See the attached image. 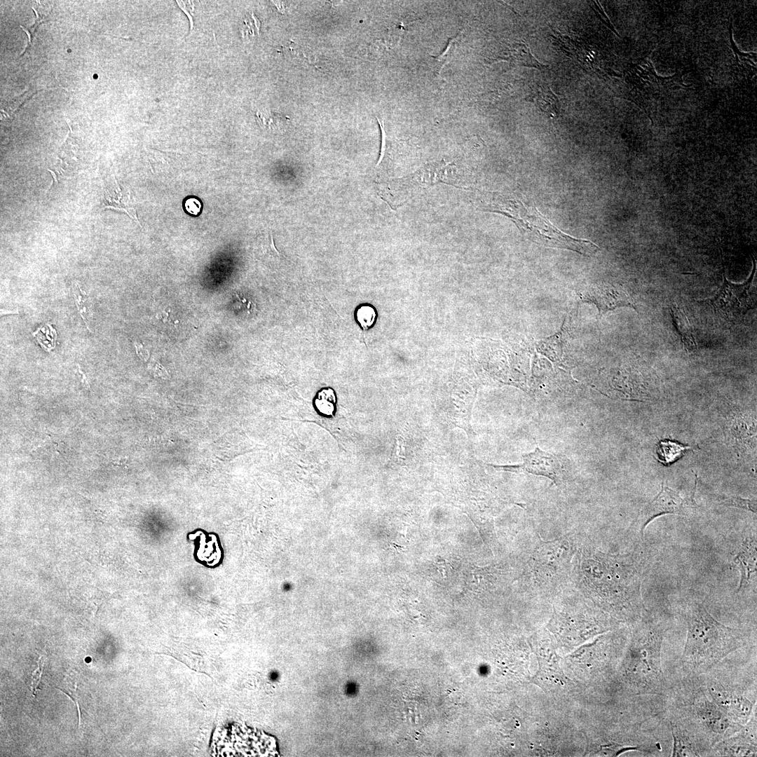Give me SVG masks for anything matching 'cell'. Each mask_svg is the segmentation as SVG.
<instances>
[{
	"mask_svg": "<svg viewBox=\"0 0 757 757\" xmlns=\"http://www.w3.org/2000/svg\"><path fill=\"white\" fill-rule=\"evenodd\" d=\"M575 556L572 577L602 610L628 622H636L648 611L641 590V568L634 554L582 548Z\"/></svg>",
	"mask_w": 757,
	"mask_h": 757,
	"instance_id": "obj_1",
	"label": "cell"
},
{
	"mask_svg": "<svg viewBox=\"0 0 757 757\" xmlns=\"http://www.w3.org/2000/svg\"><path fill=\"white\" fill-rule=\"evenodd\" d=\"M686 640L681 657L688 676H700L748 641L742 629L725 626L714 618L698 601H690L685 610Z\"/></svg>",
	"mask_w": 757,
	"mask_h": 757,
	"instance_id": "obj_2",
	"label": "cell"
},
{
	"mask_svg": "<svg viewBox=\"0 0 757 757\" xmlns=\"http://www.w3.org/2000/svg\"><path fill=\"white\" fill-rule=\"evenodd\" d=\"M666 630L648 611L636 622L621 667L623 681L636 694L660 695L667 690L661 662Z\"/></svg>",
	"mask_w": 757,
	"mask_h": 757,
	"instance_id": "obj_3",
	"label": "cell"
},
{
	"mask_svg": "<svg viewBox=\"0 0 757 757\" xmlns=\"http://www.w3.org/2000/svg\"><path fill=\"white\" fill-rule=\"evenodd\" d=\"M671 709L670 721L692 732L709 751L744 726L733 722L709 698L700 676H688L674 690Z\"/></svg>",
	"mask_w": 757,
	"mask_h": 757,
	"instance_id": "obj_4",
	"label": "cell"
},
{
	"mask_svg": "<svg viewBox=\"0 0 757 757\" xmlns=\"http://www.w3.org/2000/svg\"><path fill=\"white\" fill-rule=\"evenodd\" d=\"M477 200L482 210L501 213L516 224L527 238L546 247L570 250L583 255L594 254L599 247L588 240L578 239L553 226L536 207L500 194L485 193Z\"/></svg>",
	"mask_w": 757,
	"mask_h": 757,
	"instance_id": "obj_5",
	"label": "cell"
},
{
	"mask_svg": "<svg viewBox=\"0 0 757 757\" xmlns=\"http://www.w3.org/2000/svg\"><path fill=\"white\" fill-rule=\"evenodd\" d=\"M576 552L568 538L538 545L531 554L526 569L529 586L543 589L562 586L572 577Z\"/></svg>",
	"mask_w": 757,
	"mask_h": 757,
	"instance_id": "obj_6",
	"label": "cell"
},
{
	"mask_svg": "<svg viewBox=\"0 0 757 757\" xmlns=\"http://www.w3.org/2000/svg\"><path fill=\"white\" fill-rule=\"evenodd\" d=\"M696 483L692 494L683 497L679 493L669 488L664 482L661 484L660 493L652 500L641 508L636 519L641 538L643 540L644 530L655 518L667 514L690 517L699 508L695 500Z\"/></svg>",
	"mask_w": 757,
	"mask_h": 757,
	"instance_id": "obj_7",
	"label": "cell"
},
{
	"mask_svg": "<svg viewBox=\"0 0 757 757\" xmlns=\"http://www.w3.org/2000/svg\"><path fill=\"white\" fill-rule=\"evenodd\" d=\"M609 385L627 400H651L657 391L656 376L643 365L614 369L610 374Z\"/></svg>",
	"mask_w": 757,
	"mask_h": 757,
	"instance_id": "obj_8",
	"label": "cell"
},
{
	"mask_svg": "<svg viewBox=\"0 0 757 757\" xmlns=\"http://www.w3.org/2000/svg\"><path fill=\"white\" fill-rule=\"evenodd\" d=\"M703 685L711 700L733 722L745 725L750 721L755 704L741 690L709 676Z\"/></svg>",
	"mask_w": 757,
	"mask_h": 757,
	"instance_id": "obj_9",
	"label": "cell"
},
{
	"mask_svg": "<svg viewBox=\"0 0 757 757\" xmlns=\"http://www.w3.org/2000/svg\"><path fill=\"white\" fill-rule=\"evenodd\" d=\"M753 273L754 270L749 279L742 284L732 283L724 277L723 283L715 295L705 301L728 320L737 321L753 306L751 287Z\"/></svg>",
	"mask_w": 757,
	"mask_h": 757,
	"instance_id": "obj_10",
	"label": "cell"
},
{
	"mask_svg": "<svg viewBox=\"0 0 757 757\" xmlns=\"http://www.w3.org/2000/svg\"><path fill=\"white\" fill-rule=\"evenodd\" d=\"M577 293L582 301L596 306L599 318L607 312L620 307H630L636 311L634 299L620 285L595 284L578 289Z\"/></svg>",
	"mask_w": 757,
	"mask_h": 757,
	"instance_id": "obj_11",
	"label": "cell"
},
{
	"mask_svg": "<svg viewBox=\"0 0 757 757\" xmlns=\"http://www.w3.org/2000/svg\"><path fill=\"white\" fill-rule=\"evenodd\" d=\"M521 464L499 468L511 472H526L536 475L546 477L556 485L562 484L566 470L563 456L542 451L538 447L523 456Z\"/></svg>",
	"mask_w": 757,
	"mask_h": 757,
	"instance_id": "obj_12",
	"label": "cell"
},
{
	"mask_svg": "<svg viewBox=\"0 0 757 757\" xmlns=\"http://www.w3.org/2000/svg\"><path fill=\"white\" fill-rule=\"evenodd\" d=\"M538 660V671L532 681L546 691L561 688L567 682V678L559 667V658L552 645L544 639H536L533 642Z\"/></svg>",
	"mask_w": 757,
	"mask_h": 757,
	"instance_id": "obj_13",
	"label": "cell"
},
{
	"mask_svg": "<svg viewBox=\"0 0 757 757\" xmlns=\"http://www.w3.org/2000/svg\"><path fill=\"white\" fill-rule=\"evenodd\" d=\"M748 723L731 735L716 742L710 749L709 756H756V736L753 715Z\"/></svg>",
	"mask_w": 757,
	"mask_h": 757,
	"instance_id": "obj_14",
	"label": "cell"
},
{
	"mask_svg": "<svg viewBox=\"0 0 757 757\" xmlns=\"http://www.w3.org/2000/svg\"><path fill=\"white\" fill-rule=\"evenodd\" d=\"M669 725L673 739L671 756H708V748L692 732L672 721Z\"/></svg>",
	"mask_w": 757,
	"mask_h": 757,
	"instance_id": "obj_15",
	"label": "cell"
},
{
	"mask_svg": "<svg viewBox=\"0 0 757 757\" xmlns=\"http://www.w3.org/2000/svg\"><path fill=\"white\" fill-rule=\"evenodd\" d=\"M756 545L755 536L746 537L735 557L734 561L740 573L738 592L748 585L751 575L756 572Z\"/></svg>",
	"mask_w": 757,
	"mask_h": 757,
	"instance_id": "obj_16",
	"label": "cell"
},
{
	"mask_svg": "<svg viewBox=\"0 0 757 757\" xmlns=\"http://www.w3.org/2000/svg\"><path fill=\"white\" fill-rule=\"evenodd\" d=\"M669 310L673 325L680 337L683 348L688 353L693 352L697 349V344L688 317L683 310L677 305H671Z\"/></svg>",
	"mask_w": 757,
	"mask_h": 757,
	"instance_id": "obj_17",
	"label": "cell"
},
{
	"mask_svg": "<svg viewBox=\"0 0 757 757\" xmlns=\"http://www.w3.org/2000/svg\"><path fill=\"white\" fill-rule=\"evenodd\" d=\"M697 446L683 445L678 442L664 439L656 446L657 460L664 465H669L683 457L688 451L697 449Z\"/></svg>",
	"mask_w": 757,
	"mask_h": 757,
	"instance_id": "obj_18",
	"label": "cell"
},
{
	"mask_svg": "<svg viewBox=\"0 0 757 757\" xmlns=\"http://www.w3.org/2000/svg\"><path fill=\"white\" fill-rule=\"evenodd\" d=\"M539 109L552 118L559 116L561 104L557 95L549 87H540L536 97Z\"/></svg>",
	"mask_w": 757,
	"mask_h": 757,
	"instance_id": "obj_19",
	"label": "cell"
},
{
	"mask_svg": "<svg viewBox=\"0 0 757 757\" xmlns=\"http://www.w3.org/2000/svg\"><path fill=\"white\" fill-rule=\"evenodd\" d=\"M512 59L519 65H521L527 67L537 68L542 69L546 68V66L538 62L536 58L531 54L529 48L526 45L522 43L514 44L513 47Z\"/></svg>",
	"mask_w": 757,
	"mask_h": 757,
	"instance_id": "obj_20",
	"label": "cell"
},
{
	"mask_svg": "<svg viewBox=\"0 0 757 757\" xmlns=\"http://www.w3.org/2000/svg\"><path fill=\"white\" fill-rule=\"evenodd\" d=\"M32 335L47 352H50L55 347L57 332L50 323L41 325L32 333Z\"/></svg>",
	"mask_w": 757,
	"mask_h": 757,
	"instance_id": "obj_21",
	"label": "cell"
},
{
	"mask_svg": "<svg viewBox=\"0 0 757 757\" xmlns=\"http://www.w3.org/2000/svg\"><path fill=\"white\" fill-rule=\"evenodd\" d=\"M376 316L375 308L369 304H362L355 311V320L364 330H367L374 325Z\"/></svg>",
	"mask_w": 757,
	"mask_h": 757,
	"instance_id": "obj_22",
	"label": "cell"
},
{
	"mask_svg": "<svg viewBox=\"0 0 757 757\" xmlns=\"http://www.w3.org/2000/svg\"><path fill=\"white\" fill-rule=\"evenodd\" d=\"M718 504L726 507H736L756 513V500L745 499L738 496H718Z\"/></svg>",
	"mask_w": 757,
	"mask_h": 757,
	"instance_id": "obj_23",
	"label": "cell"
},
{
	"mask_svg": "<svg viewBox=\"0 0 757 757\" xmlns=\"http://www.w3.org/2000/svg\"><path fill=\"white\" fill-rule=\"evenodd\" d=\"M461 32H458L456 36L450 37L448 39L447 44L444 50L439 55H431L434 58L437 71L439 73L443 67L448 64L453 56L456 43L461 36Z\"/></svg>",
	"mask_w": 757,
	"mask_h": 757,
	"instance_id": "obj_24",
	"label": "cell"
},
{
	"mask_svg": "<svg viewBox=\"0 0 757 757\" xmlns=\"http://www.w3.org/2000/svg\"><path fill=\"white\" fill-rule=\"evenodd\" d=\"M32 9L35 12L36 15V20L34 21V23L29 28H25L22 26H20V27L27 34L28 39H29L28 42H27V44L25 48V50L22 52V53L21 54L20 56L23 55L25 53V52L27 51V50H29L31 46L32 45L33 38L34 37L36 29L38 28L39 25L41 24V23H43L44 22H46L47 20H45L46 16L41 15L39 12L38 9L35 6H33Z\"/></svg>",
	"mask_w": 757,
	"mask_h": 757,
	"instance_id": "obj_25",
	"label": "cell"
},
{
	"mask_svg": "<svg viewBox=\"0 0 757 757\" xmlns=\"http://www.w3.org/2000/svg\"><path fill=\"white\" fill-rule=\"evenodd\" d=\"M33 95H28L27 92H26V93H23L22 95H20L18 98L14 99L11 102H10L7 104V106L6 107V109H1V111L6 110L7 111L5 112V114L8 117L13 116L16 112H18L19 111L20 107L22 106H23V104L26 102V101L30 97H32Z\"/></svg>",
	"mask_w": 757,
	"mask_h": 757,
	"instance_id": "obj_26",
	"label": "cell"
},
{
	"mask_svg": "<svg viewBox=\"0 0 757 757\" xmlns=\"http://www.w3.org/2000/svg\"><path fill=\"white\" fill-rule=\"evenodd\" d=\"M43 660H43V657H41L39 658V662H38V667L35 669V671L33 672L32 676V684H31V686H32V693H33L34 695H36V691L38 690L39 685V683L41 682V677H42V674H43V664H43Z\"/></svg>",
	"mask_w": 757,
	"mask_h": 757,
	"instance_id": "obj_27",
	"label": "cell"
},
{
	"mask_svg": "<svg viewBox=\"0 0 757 757\" xmlns=\"http://www.w3.org/2000/svg\"><path fill=\"white\" fill-rule=\"evenodd\" d=\"M184 207L187 212L193 215H198L202 208V204L199 200L195 198H189L184 203Z\"/></svg>",
	"mask_w": 757,
	"mask_h": 757,
	"instance_id": "obj_28",
	"label": "cell"
},
{
	"mask_svg": "<svg viewBox=\"0 0 757 757\" xmlns=\"http://www.w3.org/2000/svg\"><path fill=\"white\" fill-rule=\"evenodd\" d=\"M55 688L59 689L60 690H61L64 693H65L67 696H69L74 702L75 704H76V707H77V710H78V714H79L78 715V716H79V725L80 726L81 723V709H80L79 703V702L77 700V695L75 693L72 692L71 690L67 691L65 689H63V688H59V687H55Z\"/></svg>",
	"mask_w": 757,
	"mask_h": 757,
	"instance_id": "obj_29",
	"label": "cell"
},
{
	"mask_svg": "<svg viewBox=\"0 0 757 757\" xmlns=\"http://www.w3.org/2000/svg\"><path fill=\"white\" fill-rule=\"evenodd\" d=\"M593 2H594V6H595V8H596V14H597L598 17H599V18L601 19V20H602V22H603V23H604L605 25H607V26H608V27H609V28H610V29H611V30H612L613 32H615V34H616L617 35H618V33H617V32H615V29L613 28V27L612 26L611 23V22H610V21L608 20V18H607V16H606V15H605V13H603V10H602V9H601V8L598 6V5H597V4H596L595 3V1H593Z\"/></svg>",
	"mask_w": 757,
	"mask_h": 757,
	"instance_id": "obj_30",
	"label": "cell"
}]
</instances>
